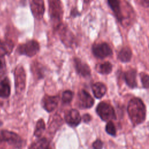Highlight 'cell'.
<instances>
[{"mask_svg": "<svg viewBox=\"0 0 149 149\" xmlns=\"http://www.w3.org/2000/svg\"><path fill=\"white\" fill-rule=\"evenodd\" d=\"M10 94V87L7 78L0 81V97L6 98Z\"/></svg>", "mask_w": 149, "mask_h": 149, "instance_id": "cell-18", "label": "cell"}, {"mask_svg": "<svg viewBox=\"0 0 149 149\" xmlns=\"http://www.w3.org/2000/svg\"><path fill=\"white\" fill-rule=\"evenodd\" d=\"M141 3L144 6H149V0H141Z\"/></svg>", "mask_w": 149, "mask_h": 149, "instance_id": "cell-30", "label": "cell"}, {"mask_svg": "<svg viewBox=\"0 0 149 149\" xmlns=\"http://www.w3.org/2000/svg\"><path fill=\"white\" fill-rule=\"evenodd\" d=\"M31 71L36 77L40 79L43 77V69L41 64L34 62L31 65Z\"/></svg>", "mask_w": 149, "mask_h": 149, "instance_id": "cell-22", "label": "cell"}, {"mask_svg": "<svg viewBox=\"0 0 149 149\" xmlns=\"http://www.w3.org/2000/svg\"><path fill=\"white\" fill-rule=\"evenodd\" d=\"M96 112L100 118L104 121L107 122L116 119V114L112 106L105 101L100 102L96 108Z\"/></svg>", "mask_w": 149, "mask_h": 149, "instance_id": "cell-3", "label": "cell"}, {"mask_svg": "<svg viewBox=\"0 0 149 149\" xmlns=\"http://www.w3.org/2000/svg\"><path fill=\"white\" fill-rule=\"evenodd\" d=\"M62 121L59 116L55 115L52 118V120L51 121L49 126H48V130L54 133L56 130L62 125Z\"/></svg>", "mask_w": 149, "mask_h": 149, "instance_id": "cell-21", "label": "cell"}, {"mask_svg": "<svg viewBox=\"0 0 149 149\" xmlns=\"http://www.w3.org/2000/svg\"><path fill=\"white\" fill-rule=\"evenodd\" d=\"M39 49L40 45L38 42L35 40H30L24 44L19 45L17 51L20 54L32 57L38 52Z\"/></svg>", "mask_w": 149, "mask_h": 149, "instance_id": "cell-6", "label": "cell"}, {"mask_svg": "<svg viewBox=\"0 0 149 149\" xmlns=\"http://www.w3.org/2000/svg\"><path fill=\"white\" fill-rule=\"evenodd\" d=\"M2 62H1V61H0V68L2 67Z\"/></svg>", "mask_w": 149, "mask_h": 149, "instance_id": "cell-32", "label": "cell"}, {"mask_svg": "<svg viewBox=\"0 0 149 149\" xmlns=\"http://www.w3.org/2000/svg\"><path fill=\"white\" fill-rule=\"evenodd\" d=\"M65 120L70 126L75 127L80 123L81 118L77 110L72 109L66 113L65 115Z\"/></svg>", "mask_w": 149, "mask_h": 149, "instance_id": "cell-11", "label": "cell"}, {"mask_svg": "<svg viewBox=\"0 0 149 149\" xmlns=\"http://www.w3.org/2000/svg\"><path fill=\"white\" fill-rule=\"evenodd\" d=\"M107 2L108 5L112 10L117 20L120 23H122L124 17L122 13L120 0H107Z\"/></svg>", "mask_w": 149, "mask_h": 149, "instance_id": "cell-13", "label": "cell"}, {"mask_svg": "<svg viewBox=\"0 0 149 149\" xmlns=\"http://www.w3.org/2000/svg\"><path fill=\"white\" fill-rule=\"evenodd\" d=\"M140 79L143 87L147 89L149 88V75L145 73H141Z\"/></svg>", "mask_w": 149, "mask_h": 149, "instance_id": "cell-27", "label": "cell"}, {"mask_svg": "<svg viewBox=\"0 0 149 149\" xmlns=\"http://www.w3.org/2000/svg\"><path fill=\"white\" fill-rule=\"evenodd\" d=\"M49 14L51 20L56 27L61 24L63 11L61 0H48Z\"/></svg>", "mask_w": 149, "mask_h": 149, "instance_id": "cell-2", "label": "cell"}, {"mask_svg": "<svg viewBox=\"0 0 149 149\" xmlns=\"http://www.w3.org/2000/svg\"><path fill=\"white\" fill-rule=\"evenodd\" d=\"M132 57V52L128 47H123L119 52L118 59L122 62L126 63L130 61Z\"/></svg>", "mask_w": 149, "mask_h": 149, "instance_id": "cell-17", "label": "cell"}, {"mask_svg": "<svg viewBox=\"0 0 149 149\" xmlns=\"http://www.w3.org/2000/svg\"><path fill=\"white\" fill-rule=\"evenodd\" d=\"M97 71L102 74H108L112 70V65L109 62H105L96 66Z\"/></svg>", "mask_w": 149, "mask_h": 149, "instance_id": "cell-20", "label": "cell"}, {"mask_svg": "<svg viewBox=\"0 0 149 149\" xmlns=\"http://www.w3.org/2000/svg\"><path fill=\"white\" fill-rule=\"evenodd\" d=\"M73 94L70 90L65 91L62 96V101L64 104H69L73 98Z\"/></svg>", "mask_w": 149, "mask_h": 149, "instance_id": "cell-26", "label": "cell"}, {"mask_svg": "<svg viewBox=\"0 0 149 149\" xmlns=\"http://www.w3.org/2000/svg\"><path fill=\"white\" fill-rule=\"evenodd\" d=\"M105 130L108 134L112 136H115L116 132V127L113 122H112V120L108 121L105 126Z\"/></svg>", "mask_w": 149, "mask_h": 149, "instance_id": "cell-25", "label": "cell"}, {"mask_svg": "<svg viewBox=\"0 0 149 149\" xmlns=\"http://www.w3.org/2000/svg\"><path fill=\"white\" fill-rule=\"evenodd\" d=\"M91 88L94 97L97 99L101 98L107 92L106 86L101 82L93 84L91 86Z\"/></svg>", "mask_w": 149, "mask_h": 149, "instance_id": "cell-16", "label": "cell"}, {"mask_svg": "<svg viewBox=\"0 0 149 149\" xmlns=\"http://www.w3.org/2000/svg\"><path fill=\"white\" fill-rule=\"evenodd\" d=\"M49 142L46 138H42L33 143L29 148H49Z\"/></svg>", "mask_w": 149, "mask_h": 149, "instance_id": "cell-23", "label": "cell"}, {"mask_svg": "<svg viewBox=\"0 0 149 149\" xmlns=\"http://www.w3.org/2000/svg\"><path fill=\"white\" fill-rule=\"evenodd\" d=\"M90 1H91V0H84V2L85 3H88L90 2Z\"/></svg>", "mask_w": 149, "mask_h": 149, "instance_id": "cell-31", "label": "cell"}, {"mask_svg": "<svg viewBox=\"0 0 149 149\" xmlns=\"http://www.w3.org/2000/svg\"><path fill=\"white\" fill-rule=\"evenodd\" d=\"M30 6L31 13L37 19L42 18L45 12V4L44 0H30Z\"/></svg>", "mask_w": 149, "mask_h": 149, "instance_id": "cell-9", "label": "cell"}, {"mask_svg": "<svg viewBox=\"0 0 149 149\" xmlns=\"http://www.w3.org/2000/svg\"><path fill=\"white\" fill-rule=\"evenodd\" d=\"M103 147V143L102 141L100 140L97 139L93 143V147L95 149H100L102 148Z\"/></svg>", "mask_w": 149, "mask_h": 149, "instance_id": "cell-28", "label": "cell"}, {"mask_svg": "<svg viewBox=\"0 0 149 149\" xmlns=\"http://www.w3.org/2000/svg\"><path fill=\"white\" fill-rule=\"evenodd\" d=\"M45 129V124L42 119H39L37 123H36V126L35 129V131L34 133V134L36 137H40L42 133L44 132V130Z\"/></svg>", "mask_w": 149, "mask_h": 149, "instance_id": "cell-24", "label": "cell"}, {"mask_svg": "<svg viewBox=\"0 0 149 149\" xmlns=\"http://www.w3.org/2000/svg\"><path fill=\"white\" fill-rule=\"evenodd\" d=\"M0 141L6 142L16 148H20L23 144V140L17 134L6 130L0 131Z\"/></svg>", "mask_w": 149, "mask_h": 149, "instance_id": "cell-4", "label": "cell"}, {"mask_svg": "<svg viewBox=\"0 0 149 149\" xmlns=\"http://www.w3.org/2000/svg\"><path fill=\"white\" fill-rule=\"evenodd\" d=\"M74 63L76 72L78 74L84 77L90 76L91 69L87 64L83 62L78 58H75L74 59Z\"/></svg>", "mask_w": 149, "mask_h": 149, "instance_id": "cell-14", "label": "cell"}, {"mask_svg": "<svg viewBox=\"0 0 149 149\" xmlns=\"http://www.w3.org/2000/svg\"><path fill=\"white\" fill-rule=\"evenodd\" d=\"M59 30V36L62 42L68 47H72L74 45L75 40L73 34L65 27L62 26V24L58 27Z\"/></svg>", "mask_w": 149, "mask_h": 149, "instance_id": "cell-10", "label": "cell"}, {"mask_svg": "<svg viewBox=\"0 0 149 149\" xmlns=\"http://www.w3.org/2000/svg\"><path fill=\"white\" fill-rule=\"evenodd\" d=\"M129 118L134 126L143 123L146 117V108L143 101L137 97L132 98L127 105Z\"/></svg>", "mask_w": 149, "mask_h": 149, "instance_id": "cell-1", "label": "cell"}, {"mask_svg": "<svg viewBox=\"0 0 149 149\" xmlns=\"http://www.w3.org/2000/svg\"><path fill=\"white\" fill-rule=\"evenodd\" d=\"M92 52L93 55L98 58L103 59L112 55V49L106 42L95 44L93 45Z\"/></svg>", "mask_w": 149, "mask_h": 149, "instance_id": "cell-7", "label": "cell"}, {"mask_svg": "<svg viewBox=\"0 0 149 149\" xmlns=\"http://www.w3.org/2000/svg\"><path fill=\"white\" fill-rule=\"evenodd\" d=\"M137 72L134 69H129L123 73V79L127 86L131 88H134L137 86Z\"/></svg>", "mask_w": 149, "mask_h": 149, "instance_id": "cell-15", "label": "cell"}, {"mask_svg": "<svg viewBox=\"0 0 149 149\" xmlns=\"http://www.w3.org/2000/svg\"><path fill=\"white\" fill-rule=\"evenodd\" d=\"M14 45L10 40H0V56H4L12 52Z\"/></svg>", "mask_w": 149, "mask_h": 149, "instance_id": "cell-19", "label": "cell"}, {"mask_svg": "<svg viewBox=\"0 0 149 149\" xmlns=\"http://www.w3.org/2000/svg\"><path fill=\"white\" fill-rule=\"evenodd\" d=\"M59 97L58 96L45 95L42 100L43 108L48 112L53 111L58 104Z\"/></svg>", "mask_w": 149, "mask_h": 149, "instance_id": "cell-12", "label": "cell"}, {"mask_svg": "<svg viewBox=\"0 0 149 149\" xmlns=\"http://www.w3.org/2000/svg\"><path fill=\"white\" fill-rule=\"evenodd\" d=\"M15 85L16 92L17 94H21L24 90L26 87V73L22 66H17L14 73Z\"/></svg>", "mask_w": 149, "mask_h": 149, "instance_id": "cell-5", "label": "cell"}, {"mask_svg": "<svg viewBox=\"0 0 149 149\" xmlns=\"http://www.w3.org/2000/svg\"><path fill=\"white\" fill-rule=\"evenodd\" d=\"M83 120L84 122H88L91 120V116L88 113L84 114L83 116Z\"/></svg>", "mask_w": 149, "mask_h": 149, "instance_id": "cell-29", "label": "cell"}, {"mask_svg": "<svg viewBox=\"0 0 149 149\" xmlns=\"http://www.w3.org/2000/svg\"><path fill=\"white\" fill-rule=\"evenodd\" d=\"M2 122H1V121H0V126H1V125H2Z\"/></svg>", "mask_w": 149, "mask_h": 149, "instance_id": "cell-33", "label": "cell"}, {"mask_svg": "<svg viewBox=\"0 0 149 149\" xmlns=\"http://www.w3.org/2000/svg\"><path fill=\"white\" fill-rule=\"evenodd\" d=\"M77 102L79 108L88 109L93 106L94 100L87 91L82 90L79 92Z\"/></svg>", "mask_w": 149, "mask_h": 149, "instance_id": "cell-8", "label": "cell"}]
</instances>
